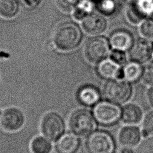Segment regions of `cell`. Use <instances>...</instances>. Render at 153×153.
Instances as JSON below:
<instances>
[{"label":"cell","instance_id":"6da1fadb","mask_svg":"<svg viewBox=\"0 0 153 153\" xmlns=\"http://www.w3.org/2000/svg\"><path fill=\"white\" fill-rule=\"evenodd\" d=\"M81 32L74 22H65L55 29L53 41L56 47L62 51H70L76 48L80 42Z\"/></svg>","mask_w":153,"mask_h":153},{"label":"cell","instance_id":"7a4b0ae2","mask_svg":"<svg viewBox=\"0 0 153 153\" xmlns=\"http://www.w3.org/2000/svg\"><path fill=\"white\" fill-rule=\"evenodd\" d=\"M39 128L41 134L55 143L65 133L66 124L59 112L50 111L43 115Z\"/></svg>","mask_w":153,"mask_h":153},{"label":"cell","instance_id":"3957f363","mask_svg":"<svg viewBox=\"0 0 153 153\" xmlns=\"http://www.w3.org/2000/svg\"><path fill=\"white\" fill-rule=\"evenodd\" d=\"M68 126L72 133L78 136L84 137L88 136L94 130L96 122L88 110L78 109L69 116Z\"/></svg>","mask_w":153,"mask_h":153},{"label":"cell","instance_id":"277c9868","mask_svg":"<svg viewBox=\"0 0 153 153\" xmlns=\"http://www.w3.org/2000/svg\"><path fill=\"white\" fill-rule=\"evenodd\" d=\"M85 148L88 153H113L115 143L109 133L98 130L88 135Z\"/></svg>","mask_w":153,"mask_h":153},{"label":"cell","instance_id":"5b68a950","mask_svg":"<svg viewBox=\"0 0 153 153\" xmlns=\"http://www.w3.org/2000/svg\"><path fill=\"white\" fill-rule=\"evenodd\" d=\"M26 122L24 111L19 107L11 106L3 109L0 126L5 131L14 133L22 129Z\"/></svg>","mask_w":153,"mask_h":153},{"label":"cell","instance_id":"8992f818","mask_svg":"<svg viewBox=\"0 0 153 153\" xmlns=\"http://www.w3.org/2000/svg\"><path fill=\"white\" fill-rule=\"evenodd\" d=\"M104 94L109 101L121 104L127 102L131 97V87L126 81L114 79L106 84Z\"/></svg>","mask_w":153,"mask_h":153},{"label":"cell","instance_id":"52a82bcc","mask_svg":"<svg viewBox=\"0 0 153 153\" xmlns=\"http://www.w3.org/2000/svg\"><path fill=\"white\" fill-rule=\"evenodd\" d=\"M109 52L108 42L102 36H94L88 39L84 48L85 58L88 62L93 63H99L105 59Z\"/></svg>","mask_w":153,"mask_h":153},{"label":"cell","instance_id":"ba28073f","mask_svg":"<svg viewBox=\"0 0 153 153\" xmlns=\"http://www.w3.org/2000/svg\"><path fill=\"white\" fill-rule=\"evenodd\" d=\"M94 117L97 121L103 126L115 124L121 116V110L118 106L108 102H102L96 105Z\"/></svg>","mask_w":153,"mask_h":153},{"label":"cell","instance_id":"9c48e42d","mask_svg":"<svg viewBox=\"0 0 153 153\" xmlns=\"http://www.w3.org/2000/svg\"><path fill=\"white\" fill-rule=\"evenodd\" d=\"M153 11V0H133L127 10V16L131 23L137 24Z\"/></svg>","mask_w":153,"mask_h":153},{"label":"cell","instance_id":"30bf717a","mask_svg":"<svg viewBox=\"0 0 153 153\" xmlns=\"http://www.w3.org/2000/svg\"><path fill=\"white\" fill-rule=\"evenodd\" d=\"M81 25L82 29L87 34L97 35L105 30L107 23L103 16L92 13L82 20Z\"/></svg>","mask_w":153,"mask_h":153},{"label":"cell","instance_id":"8fae6325","mask_svg":"<svg viewBox=\"0 0 153 153\" xmlns=\"http://www.w3.org/2000/svg\"><path fill=\"white\" fill-rule=\"evenodd\" d=\"M80 146V140L73 133H65L54 145L56 153H76Z\"/></svg>","mask_w":153,"mask_h":153},{"label":"cell","instance_id":"7c38bea8","mask_svg":"<svg viewBox=\"0 0 153 153\" xmlns=\"http://www.w3.org/2000/svg\"><path fill=\"white\" fill-rule=\"evenodd\" d=\"M152 51V43L147 39H140L131 47L130 56L133 61L143 63L150 59Z\"/></svg>","mask_w":153,"mask_h":153},{"label":"cell","instance_id":"4fadbf2b","mask_svg":"<svg viewBox=\"0 0 153 153\" xmlns=\"http://www.w3.org/2000/svg\"><path fill=\"white\" fill-rule=\"evenodd\" d=\"M97 72L105 79H121L123 77V70L121 69L120 65L112 59H103L100 61L97 67Z\"/></svg>","mask_w":153,"mask_h":153},{"label":"cell","instance_id":"5bb4252c","mask_svg":"<svg viewBox=\"0 0 153 153\" xmlns=\"http://www.w3.org/2000/svg\"><path fill=\"white\" fill-rule=\"evenodd\" d=\"M142 136L139 128L133 126H127L120 131L118 141L123 146L132 148L139 143Z\"/></svg>","mask_w":153,"mask_h":153},{"label":"cell","instance_id":"9a60e30c","mask_svg":"<svg viewBox=\"0 0 153 153\" xmlns=\"http://www.w3.org/2000/svg\"><path fill=\"white\" fill-rule=\"evenodd\" d=\"M133 38L131 34L124 29H118L113 32L109 38L111 46L115 50L126 51L131 48Z\"/></svg>","mask_w":153,"mask_h":153},{"label":"cell","instance_id":"2e32d148","mask_svg":"<svg viewBox=\"0 0 153 153\" xmlns=\"http://www.w3.org/2000/svg\"><path fill=\"white\" fill-rule=\"evenodd\" d=\"M77 97L81 104L87 106H91L96 104L99 101L100 94L95 87L87 85L81 87L78 90Z\"/></svg>","mask_w":153,"mask_h":153},{"label":"cell","instance_id":"e0dca14e","mask_svg":"<svg viewBox=\"0 0 153 153\" xmlns=\"http://www.w3.org/2000/svg\"><path fill=\"white\" fill-rule=\"evenodd\" d=\"M30 149L32 153H52L54 145L51 140L40 134L32 139Z\"/></svg>","mask_w":153,"mask_h":153},{"label":"cell","instance_id":"ac0fdd59","mask_svg":"<svg viewBox=\"0 0 153 153\" xmlns=\"http://www.w3.org/2000/svg\"><path fill=\"white\" fill-rule=\"evenodd\" d=\"M121 119L126 124H134L139 123L142 117L141 109L134 104L126 105L121 111Z\"/></svg>","mask_w":153,"mask_h":153},{"label":"cell","instance_id":"d6986e66","mask_svg":"<svg viewBox=\"0 0 153 153\" xmlns=\"http://www.w3.org/2000/svg\"><path fill=\"white\" fill-rule=\"evenodd\" d=\"M142 69L138 62L133 61L128 63L125 65L123 70V77L128 81H135L141 77Z\"/></svg>","mask_w":153,"mask_h":153},{"label":"cell","instance_id":"ffe728a7","mask_svg":"<svg viewBox=\"0 0 153 153\" xmlns=\"http://www.w3.org/2000/svg\"><path fill=\"white\" fill-rule=\"evenodd\" d=\"M19 5L16 0H0V15L5 18H11L17 13Z\"/></svg>","mask_w":153,"mask_h":153},{"label":"cell","instance_id":"44dd1931","mask_svg":"<svg viewBox=\"0 0 153 153\" xmlns=\"http://www.w3.org/2000/svg\"><path fill=\"white\" fill-rule=\"evenodd\" d=\"M93 6L90 0H79L74 10V16L76 20H82L86 16L92 13Z\"/></svg>","mask_w":153,"mask_h":153},{"label":"cell","instance_id":"7402d4cb","mask_svg":"<svg viewBox=\"0 0 153 153\" xmlns=\"http://www.w3.org/2000/svg\"><path fill=\"white\" fill-rule=\"evenodd\" d=\"M142 134L143 137L153 136V111L148 113L143 119Z\"/></svg>","mask_w":153,"mask_h":153},{"label":"cell","instance_id":"603a6c76","mask_svg":"<svg viewBox=\"0 0 153 153\" xmlns=\"http://www.w3.org/2000/svg\"><path fill=\"white\" fill-rule=\"evenodd\" d=\"M58 8L62 11L68 13L73 11L79 0H56Z\"/></svg>","mask_w":153,"mask_h":153},{"label":"cell","instance_id":"cb8c5ba5","mask_svg":"<svg viewBox=\"0 0 153 153\" xmlns=\"http://www.w3.org/2000/svg\"><path fill=\"white\" fill-rule=\"evenodd\" d=\"M140 33L148 39H153V20L148 19L145 20L140 27Z\"/></svg>","mask_w":153,"mask_h":153},{"label":"cell","instance_id":"d4e9b609","mask_svg":"<svg viewBox=\"0 0 153 153\" xmlns=\"http://www.w3.org/2000/svg\"><path fill=\"white\" fill-rule=\"evenodd\" d=\"M141 78L145 84L153 85V63H148L143 68Z\"/></svg>","mask_w":153,"mask_h":153},{"label":"cell","instance_id":"484cf974","mask_svg":"<svg viewBox=\"0 0 153 153\" xmlns=\"http://www.w3.org/2000/svg\"><path fill=\"white\" fill-rule=\"evenodd\" d=\"M111 59L120 65L126 62V56L123 51L115 50L111 54Z\"/></svg>","mask_w":153,"mask_h":153},{"label":"cell","instance_id":"4316f807","mask_svg":"<svg viewBox=\"0 0 153 153\" xmlns=\"http://www.w3.org/2000/svg\"><path fill=\"white\" fill-rule=\"evenodd\" d=\"M148 99L149 104L153 108V87L149 90L148 93Z\"/></svg>","mask_w":153,"mask_h":153},{"label":"cell","instance_id":"83f0119b","mask_svg":"<svg viewBox=\"0 0 153 153\" xmlns=\"http://www.w3.org/2000/svg\"><path fill=\"white\" fill-rule=\"evenodd\" d=\"M120 153H134V151L130 147L124 146V148L121 149Z\"/></svg>","mask_w":153,"mask_h":153},{"label":"cell","instance_id":"f1b7e54d","mask_svg":"<svg viewBox=\"0 0 153 153\" xmlns=\"http://www.w3.org/2000/svg\"><path fill=\"white\" fill-rule=\"evenodd\" d=\"M2 111H3V109L1 108V107L0 106V120H1V116H2Z\"/></svg>","mask_w":153,"mask_h":153}]
</instances>
